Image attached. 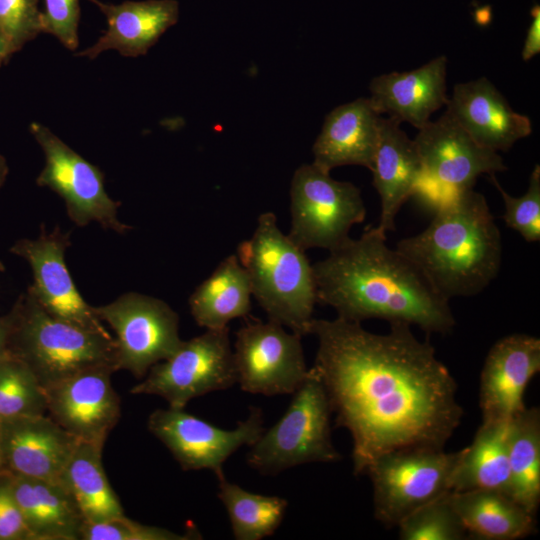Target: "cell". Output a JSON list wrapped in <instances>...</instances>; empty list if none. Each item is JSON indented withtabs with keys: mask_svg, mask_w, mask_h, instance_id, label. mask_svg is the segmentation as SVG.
<instances>
[{
	"mask_svg": "<svg viewBox=\"0 0 540 540\" xmlns=\"http://www.w3.org/2000/svg\"><path fill=\"white\" fill-rule=\"evenodd\" d=\"M88 1L99 8L107 21L102 36L93 45L75 53L90 60L107 50H116L126 57L145 55L179 19L176 0L124 1L120 4Z\"/></svg>",
	"mask_w": 540,
	"mask_h": 540,
	"instance_id": "44dd1931",
	"label": "cell"
},
{
	"mask_svg": "<svg viewBox=\"0 0 540 540\" xmlns=\"http://www.w3.org/2000/svg\"><path fill=\"white\" fill-rule=\"evenodd\" d=\"M446 106L478 144L495 152L509 150L532 132L530 118L515 112L486 77L456 84Z\"/></svg>",
	"mask_w": 540,
	"mask_h": 540,
	"instance_id": "d6986e66",
	"label": "cell"
},
{
	"mask_svg": "<svg viewBox=\"0 0 540 540\" xmlns=\"http://www.w3.org/2000/svg\"><path fill=\"white\" fill-rule=\"evenodd\" d=\"M539 371V338L517 333L494 343L480 375L482 421L509 422L525 409V390Z\"/></svg>",
	"mask_w": 540,
	"mask_h": 540,
	"instance_id": "e0dca14e",
	"label": "cell"
},
{
	"mask_svg": "<svg viewBox=\"0 0 540 540\" xmlns=\"http://www.w3.org/2000/svg\"><path fill=\"white\" fill-rule=\"evenodd\" d=\"M70 245L69 232L59 227L47 231L42 225L37 238L17 240L10 252L29 263L33 283L28 289L50 315L82 329L112 336L72 280L65 263V252Z\"/></svg>",
	"mask_w": 540,
	"mask_h": 540,
	"instance_id": "5bb4252c",
	"label": "cell"
},
{
	"mask_svg": "<svg viewBox=\"0 0 540 540\" xmlns=\"http://www.w3.org/2000/svg\"><path fill=\"white\" fill-rule=\"evenodd\" d=\"M10 315L8 352L30 368L44 389L92 367L109 365L118 370L113 336L55 318L28 288Z\"/></svg>",
	"mask_w": 540,
	"mask_h": 540,
	"instance_id": "5b68a950",
	"label": "cell"
},
{
	"mask_svg": "<svg viewBox=\"0 0 540 540\" xmlns=\"http://www.w3.org/2000/svg\"><path fill=\"white\" fill-rule=\"evenodd\" d=\"M0 540H31L6 470L0 474Z\"/></svg>",
	"mask_w": 540,
	"mask_h": 540,
	"instance_id": "8d00e7d4",
	"label": "cell"
},
{
	"mask_svg": "<svg viewBox=\"0 0 540 540\" xmlns=\"http://www.w3.org/2000/svg\"><path fill=\"white\" fill-rule=\"evenodd\" d=\"M147 427L170 451L184 471L224 474L226 460L242 446H251L265 430L263 411L250 407L247 418L231 430L221 429L184 409H156Z\"/></svg>",
	"mask_w": 540,
	"mask_h": 540,
	"instance_id": "4fadbf2b",
	"label": "cell"
},
{
	"mask_svg": "<svg viewBox=\"0 0 540 540\" xmlns=\"http://www.w3.org/2000/svg\"><path fill=\"white\" fill-rule=\"evenodd\" d=\"M93 310L115 333L117 369L127 370L135 378H144L183 342L178 314L161 299L128 292Z\"/></svg>",
	"mask_w": 540,
	"mask_h": 540,
	"instance_id": "30bf717a",
	"label": "cell"
},
{
	"mask_svg": "<svg viewBox=\"0 0 540 540\" xmlns=\"http://www.w3.org/2000/svg\"><path fill=\"white\" fill-rule=\"evenodd\" d=\"M395 249L448 301L481 293L497 277L502 239L483 194L461 191L417 235Z\"/></svg>",
	"mask_w": 540,
	"mask_h": 540,
	"instance_id": "3957f363",
	"label": "cell"
},
{
	"mask_svg": "<svg viewBox=\"0 0 540 540\" xmlns=\"http://www.w3.org/2000/svg\"><path fill=\"white\" fill-rule=\"evenodd\" d=\"M317 303L337 317L361 323L381 319L447 334L456 321L449 301L418 268L386 243V233L368 227L312 264Z\"/></svg>",
	"mask_w": 540,
	"mask_h": 540,
	"instance_id": "7a4b0ae2",
	"label": "cell"
},
{
	"mask_svg": "<svg viewBox=\"0 0 540 540\" xmlns=\"http://www.w3.org/2000/svg\"><path fill=\"white\" fill-rule=\"evenodd\" d=\"M508 495L536 515L540 503V410L525 408L508 424Z\"/></svg>",
	"mask_w": 540,
	"mask_h": 540,
	"instance_id": "f1b7e54d",
	"label": "cell"
},
{
	"mask_svg": "<svg viewBox=\"0 0 540 540\" xmlns=\"http://www.w3.org/2000/svg\"><path fill=\"white\" fill-rule=\"evenodd\" d=\"M5 471L4 467H3V464H2V461H1V457H0V474Z\"/></svg>",
	"mask_w": 540,
	"mask_h": 540,
	"instance_id": "7bdbcfd3",
	"label": "cell"
},
{
	"mask_svg": "<svg viewBox=\"0 0 540 540\" xmlns=\"http://www.w3.org/2000/svg\"><path fill=\"white\" fill-rule=\"evenodd\" d=\"M217 496L224 505L236 540H261L278 529L286 514L288 501L280 496L249 492L217 477Z\"/></svg>",
	"mask_w": 540,
	"mask_h": 540,
	"instance_id": "f546056e",
	"label": "cell"
},
{
	"mask_svg": "<svg viewBox=\"0 0 540 540\" xmlns=\"http://www.w3.org/2000/svg\"><path fill=\"white\" fill-rule=\"evenodd\" d=\"M5 271V265L3 264V262L0 260V272H4Z\"/></svg>",
	"mask_w": 540,
	"mask_h": 540,
	"instance_id": "b9f144b4",
	"label": "cell"
},
{
	"mask_svg": "<svg viewBox=\"0 0 540 540\" xmlns=\"http://www.w3.org/2000/svg\"><path fill=\"white\" fill-rule=\"evenodd\" d=\"M450 492L405 517L397 525L399 538L401 540L468 539L461 519L451 503Z\"/></svg>",
	"mask_w": 540,
	"mask_h": 540,
	"instance_id": "1f68e13d",
	"label": "cell"
},
{
	"mask_svg": "<svg viewBox=\"0 0 540 540\" xmlns=\"http://www.w3.org/2000/svg\"><path fill=\"white\" fill-rule=\"evenodd\" d=\"M80 440L46 414L0 422V457L6 471L59 481Z\"/></svg>",
	"mask_w": 540,
	"mask_h": 540,
	"instance_id": "ac0fdd59",
	"label": "cell"
},
{
	"mask_svg": "<svg viewBox=\"0 0 540 540\" xmlns=\"http://www.w3.org/2000/svg\"><path fill=\"white\" fill-rule=\"evenodd\" d=\"M46 413L44 388L30 368L8 352L0 359V422Z\"/></svg>",
	"mask_w": 540,
	"mask_h": 540,
	"instance_id": "4dcf8cb0",
	"label": "cell"
},
{
	"mask_svg": "<svg viewBox=\"0 0 540 540\" xmlns=\"http://www.w3.org/2000/svg\"><path fill=\"white\" fill-rule=\"evenodd\" d=\"M13 54L8 40L0 30V67L9 61Z\"/></svg>",
	"mask_w": 540,
	"mask_h": 540,
	"instance_id": "ab89813d",
	"label": "cell"
},
{
	"mask_svg": "<svg viewBox=\"0 0 540 540\" xmlns=\"http://www.w3.org/2000/svg\"><path fill=\"white\" fill-rule=\"evenodd\" d=\"M400 124L390 117L380 118L378 142L370 169L381 202L376 227L384 233L395 230V218L411 198L423 172L416 144Z\"/></svg>",
	"mask_w": 540,
	"mask_h": 540,
	"instance_id": "7402d4cb",
	"label": "cell"
},
{
	"mask_svg": "<svg viewBox=\"0 0 540 540\" xmlns=\"http://www.w3.org/2000/svg\"><path fill=\"white\" fill-rule=\"evenodd\" d=\"M446 70L447 57L441 55L411 71L374 77L369 84V101L379 115L387 114L420 129L448 102Z\"/></svg>",
	"mask_w": 540,
	"mask_h": 540,
	"instance_id": "ffe728a7",
	"label": "cell"
},
{
	"mask_svg": "<svg viewBox=\"0 0 540 540\" xmlns=\"http://www.w3.org/2000/svg\"><path fill=\"white\" fill-rule=\"evenodd\" d=\"M414 142L423 176L453 193L472 189L482 174L507 169L498 152L478 144L447 110L418 129Z\"/></svg>",
	"mask_w": 540,
	"mask_h": 540,
	"instance_id": "9a60e30c",
	"label": "cell"
},
{
	"mask_svg": "<svg viewBox=\"0 0 540 540\" xmlns=\"http://www.w3.org/2000/svg\"><path fill=\"white\" fill-rule=\"evenodd\" d=\"M309 334L318 342L312 369L336 425L352 438L353 474L391 450L444 449L464 414L457 384L411 325L390 323L388 333L377 334L358 322L313 318Z\"/></svg>",
	"mask_w": 540,
	"mask_h": 540,
	"instance_id": "6da1fadb",
	"label": "cell"
},
{
	"mask_svg": "<svg viewBox=\"0 0 540 540\" xmlns=\"http://www.w3.org/2000/svg\"><path fill=\"white\" fill-rule=\"evenodd\" d=\"M103 447L79 441L59 482L76 502L85 522H102L124 515L102 464Z\"/></svg>",
	"mask_w": 540,
	"mask_h": 540,
	"instance_id": "83f0119b",
	"label": "cell"
},
{
	"mask_svg": "<svg viewBox=\"0 0 540 540\" xmlns=\"http://www.w3.org/2000/svg\"><path fill=\"white\" fill-rule=\"evenodd\" d=\"M0 30L13 53L42 33L39 0H0Z\"/></svg>",
	"mask_w": 540,
	"mask_h": 540,
	"instance_id": "e575fe53",
	"label": "cell"
},
{
	"mask_svg": "<svg viewBox=\"0 0 540 540\" xmlns=\"http://www.w3.org/2000/svg\"><path fill=\"white\" fill-rule=\"evenodd\" d=\"M236 256L268 320L308 335L317 303L312 264L305 250L280 230L273 212L259 215L254 233L238 245Z\"/></svg>",
	"mask_w": 540,
	"mask_h": 540,
	"instance_id": "277c9868",
	"label": "cell"
},
{
	"mask_svg": "<svg viewBox=\"0 0 540 540\" xmlns=\"http://www.w3.org/2000/svg\"><path fill=\"white\" fill-rule=\"evenodd\" d=\"M301 339L271 320L248 322L235 335L236 384L251 394H293L309 373Z\"/></svg>",
	"mask_w": 540,
	"mask_h": 540,
	"instance_id": "7c38bea8",
	"label": "cell"
},
{
	"mask_svg": "<svg viewBox=\"0 0 540 540\" xmlns=\"http://www.w3.org/2000/svg\"><path fill=\"white\" fill-rule=\"evenodd\" d=\"M236 384L229 327L207 329L183 341L168 359L153 365L132 394L157 395L170 408L184 409L194 398Z\"/></svg>",
	"mask_w": 540,
	"mask_h": 540,
	"instance_id": "9c48e42d",
	"label": "cell"
},
{
	"mask_svg": "<svg viewBox=\"0 0 540 540\" xmlns=\"http://www.w3.org/2000/svg\"><path fill=\"white\" fill-rule=\"evenodd\" d=\"M332 410L324 386L309 373L282 417L249 446L247 464L263 475H275L308 463L341 459L331 437Z\"/></svg>",
	"mask_w": 540,
	"mask_h": 540,
	"instance_id": "8992f818",
	"label": "cell"
},
{
	"mask_svg": "<svg viewBox=\"0 0 540 540\" xmlns=\"http://www.w3.org/2000/svg\"><path fill=\"white\" fill-rule=\"evenodd\" d=\"M380 118L369 98H358L334 108L325 117L313 145L312 163L326 172L345 165H359L370 170Z\"/></svg>",
	"mask_w": 540,
	"mask_h": 540,
	"instance_id": "603a6c76",
	"label": "cell"
},
{
	"mask_svg": "<svg viewBox=\"0 0 540 540\" xmlns=\"http://www.w3.org/2000/svg\"><path fill=\"white\" fill-rule=\"evenodd\" d=\"M201 539L198 531L190 529L176 533L169 529L145 525L125 514L102 522H84L80 540H189Z\"/></svg>",
	"mask_w": 540,
	"mask_h": 540,
	"instance_id": "836d02e7",
	"label": "cell"
},
{
	"mask_svg": "<svg viewBox=\"0 0 540 540\" xmlns=\"http://www.w3.org/2000/svg\"><path fill=\"white\" fill-rule=\"evenodd\" d=\"M30 132L45 157L36 184L49 188L63 199L67 215L75 225L84 227L96 222L103 229L119 234L131 230L118 218L120 202L107 194L104 174L96 165L75 152L48 127L33 122Z\"/></svg>",
	"mask_w": 540,
	"mask_h": 540,
	"instance_id": "8fae6325",
	"label": "cell"
},
{
	"mask_svg": "<svg viewBox=\"0 0 540 540\" xmlns=\"http://www.w3.org/2000/svg\"><path fill=\"white\" fill-rule=\"evenodd\" d=\"M9 476L31 540H80L85 520L61 482Z\"/></svg>",
	"mask_w": 540,
	"mask_h": 540,
	"instance_id": "cb8c5ba5",
	"label": "cell"
},
{
	"mask_svg": "<svg viewBox=\"0 0 540 540\" xmlns=\"http://www.w3.org/2000/svg\"><path fill=\"white\" fill-rule=\"evenodd\" d=\"M42 33L51 34L68 50L79 46V0H44Z\"/></svg>",
	"mask_w": 540,
	"mask_h": 540,
	"instance_id": "d590c367",
	"label": "cell"
},
{
	"mask_svg": "<svg viewBox=\"0 0 540 540\" xmlns=\"http://www.w3.org/2000/svg\"><path fill=\"white\" fill-rule=\"evenodd\" d=\"M290 198L291 227L287 235L305 251L337 248L366 216L360 189L351 182L333 179L330 172L313 163L303 164L294 172Z\"/></svg>",
	"mask_w": 540,
	"mask_h": 540,
	"instance_id": "ba28073f",
	"label": "cell"
},
{
	"mask_svg": "<svg viewBox=\"0 0 540 540\" xmlns=\"http://www.w3.org/2000/svg\"><path fill=\"white\" fill-rule=\"evenodd\" d=\"M9 172L8 164L3 155L0 154V188L4 185Z\"/></svg>",
	"mask_w": 540,
	"mask_h": 540,
	"instance_id": "60d3db41",
	"label": "cell"
},
{
	"mask_svg": "<svg viewBox=\"0 0 540 540\" xmlns=\"http://www.w3.org/2000/svg\"><path fill=\"white\" fill-rule=\"evenodd\" d=\"M457 457L458 451L409 446L375 458L364 473L373 486L374 517L394 527L418 508L450 492Z\"/></svg>",
	"mask_w": 540,
	"mask_h": 540,
	"instance_id": "52a82bcc",
	"label": "cell"
},
{
	"mask_svg": "<svg viewBox=\"0 0 540 540\" xmlns=\"http://www.w3.org/2000/svg\"><path fill=\"white\" fill-rule=\"evenodd\" d=\"M532 21L527 30L523 49L521 52L522 59L529 61L540 52V7L534 5L531 9Z\"/></svg>",
	"mask_w": 540,
	"mask_h": 540,
	"instance_id": "74e56055",
	"label": "cell"
},
{
	"mask_svg": "<svg viewBox=\"0 0 540 540\" xmlns=\"http://www.w3.org/2000/svg\"><path fill=\"white\" fill-rule=\"evenodd\" d=\"M508 424L482 421L472 443L458 451L450 479L451 492L492 490L508 495Z\"/></svg>",
	"mask_w": 540,
	"mask_h": 540,
	"instance_id": "484cf974",
	"label": "cell"
},
{
	"mask_svg": "<svg viewBox=\"0 0 540 540\" xmlns=\"http://www.w3.org/2000/svg\"><path fill=\"white\" fill-rule=\"evenodd\" d=\"M115 371L96 366L45 388L48 415L79 440L103 447L121 414L111 383Z\"/></svg>",
	"mask_w": 540,
	"mask_h": 540,
	"instance_id": "2e32d148",
	"label": "cell"
},
{
	"mask_svg": "<svg viewBox=\"0 0 540 540\" xmlns=\"http://www.w3.org/2000/svg\"><path fill=\"white\" fill-rule=\"evenodd\" d=\"M450 500L469 539L516 540L537 531L536 515L503 492H450Z\"/></svg>",
	"mask_w": 540,
	"mask_h": 540,
	"instance_id": "d4e9b609",
	"label": "cell"
},
{
	"mask_svg": "<svg viewBox=\"0 0 540 540\" xmlns=\"http://www.w3.org/2000/svg\"><path fill=\"white\" fill-rule=\"evenodd\" d=\"M251 286L236 254L225 257L189 297L190 313L200 327L221 329L251 310Z\"/></svg>",
	"mask_w": 540,
	"mask_h": 540,
	"instance_id": "4316f807",
	"label": "cell"
},
{
	"mask_svg": "<svg viewBox=\"0 0 540 540\" xmlns=\"http://www.w3.org/2000/svg\"><path fill=\"white\" fill-rule=\"evenodd\" d=\"M11 332L10 312L0 316V359L8 353L9 337Z\"/></svg>",
	"mask_w": 540,
	"mask_h": 540,
	"instance_id": "f35d334b",
	"label": "cell"
},
{
	"mask_svg": "<svg viewBox=\"0 0 540 540\" xmlns=\"http://www.w3.org/2000/svg\"><path fill=\"white\" fill-rule=\"evenodd\" d=\"M490 180L501 194L507 227L518 232L527 242L540 240V166L536 164L530 174L527 191L519 197L511 196L499 184L495 174Z\"/></svg>",
	"mask_w": 540,
	"mask_h": 540,
	"instance_id": "d6a6232c",
	"label": "cell"
}]
</instances>
